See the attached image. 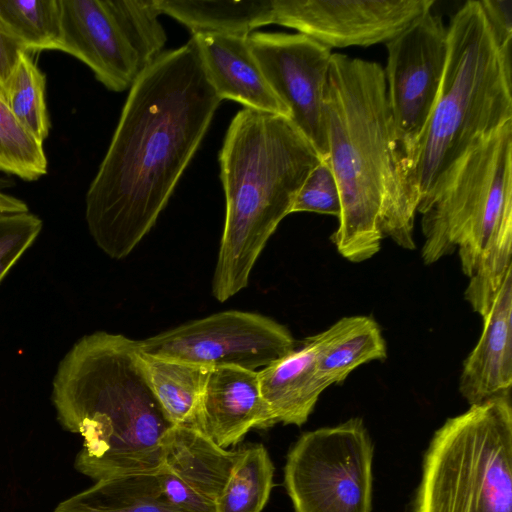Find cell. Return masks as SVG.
<instances>
[{"mask_svg": "<svg viewBox=\"0 0 512 512\" xmlns=\"http://www.w3.org/2000/svg\"><path fill=\"white\" fill-rule=\"evenodd\" d=\"M28 212L27 204L0 190V213H22Z\"/></svg>", "mask_w": 512, "mask_h": 512, "instance_id": "31", "label": "cell"}, {"mask_svg": "<svg viewBox=\"0 0 512 512\" xmlns=\"http://www.w3.org/2000/svg\"><path fill=\"white\" fill-rule=\"evenodd\" d=\"M481 336L463 362L459 391L469 405L509 396L512 385V267L482 318Z\"/></svg>", "mask_w": 512, "mask_h": 512, "instance_id": "16", "label": "cell"}, {"mask_svg": "<svg viewBox=\"0 0 512 512\" xmlns=\"http://www.w3.org/2000/svg\"><path fill=\"white\" fill-rule=\"evenodd\" d=\"M328 161L341 200L331 240L355 263L394 239L399 162L384 70L379 63L332 53L323 96Z\"/></svg>", "mask_w": 512, "mask_h": 512, "instance_id": "3", "label": "cell"}, {"mask_svg": "<svg viewBox=\"0 0 512 512\" xmlns=\"http://www.w3.org/2000/svg\"><path fill=\"white\" fill-rule=\"evenodd\" d=\"M42 229L35 214L0 213V282L32 245Z\"/></svg>", "mask_w": 512, "mask_h": 512, "instance_id": "28", "label": "cell"}, {"mask_svg": "<svg viewBox=\"0 0 512 512\" xmlns=\"http://www.w3.org/2000/svg\"><path fill=\"white\" fill-rule=\"evenodd\" d=\"M274 420L259 384L258 371L236 366L211 368L199 412V429L222 448L235 446L251 429H267Z\"/></svg>", "mask_w": 512, "mask_h": 512, "instance_id": "15", "label": "cell"}, {"mask_svg": "<svg viewBox=\"0 0 512 512\" xmlns=\"http://www.w3.org/2000/svg\"><path fill=\"white\" fill-rule=\"evenodd\" d=\"M249 35H192L207 76L221 98L254 110L282 115L287 107L266 81L249 45Z\"/></svg>", "mask_w": 512, "mask_h": 512, "instance_id": "17", "label": "cell"}, {"mask_svg": "<svg viewBox=\"0 0 512 512\" xmlns=\"http://www.w3.org/2000/svg\"><path fill=\"white\" fill-rule=\"evenodd\" d=\"M52 512H184L163 495L157 474L96 481L60 502Z\"/></svg>", "mask_w": 512, "mask_h": 512, "instance_id": "22", "label": "cell"}, {"mask_svg": "<svg viewBox=\"0 0 512 512\" xmlns=\"http://www.w3.org/2000/svg\"><path fill=\"white\" fill-rule=\"evenodd\" d=\"M274 465L262 444L238 450L216 512H261L274 486Z\"/></svg>", "mask_w": 512, "mask_h": 512, "instance_id": "23", "label": "cell"}, {"mask_svg": "<svg viewBox=\"0 0 512 512\" xmlns=\"http://www.w3.org/2000/svg\"><path fill=\"white\" fill-rule=\"evenodd\" d=\"M438 97L414 152L398 177L399 227L411 238L450 168L478 141L512 121L511 57L498 46L479 0L452 16Z\"/></svg>", "mask_w": 512, "mask_h": 512, "instance_id": "4", "label": "cell"}, {"mask_svg": "<svg viewBox=\"0 0 512 512\" xmlns=\"http://www.w3.org/2000/svg\"><path fill=\"white\" fill-rule=\"evenodd\" d=\"M0 171L25 181H35L47 173L43 143L16 119L0 95Z\"/></svg>", "mask_w": 512, "mask_h": 512, "instance_id": "26", "label": "cell"}, {"mask_svg": "<svg viewBox=\"0 0 512 512\" xmlns=\"http://www.w3.org/2000/svg\"><path fill=\"white\" fill-rule=\"evenodd\" d=\"M321 158L285 116L250 108L232 119L219 154L226 213L212 295L223 303L251 271Z\"/></svg>", "mask_w": 512, "mask_h": 512, "instance_id": "5", "label": "cell"}, {"mask_svg": "<svg viewBox=\"0 0 512 512\" xmlns=\"http://www.w3.org/2000/svg\"><path fill=\"white\" fill-rule=\"evenodd\" d=\"M221 101L192 37L130 88L85 198L89 233L110 258L128 256L155 225Z\"/></svg>", "mask_w": 512, "mask_h": 512, "instance_id": "1", "label": "cell"}, {"mask_svg": "<svg viewBox=\"0 0 512 512\" xmlns=\"http://www.w3.org/2000/svg\"><path fill=\"white\" fill-rule=\"evenodd\" d=\"M161 14L186 26L192 35H250L274 24L273 0H156Z\"/></svg>", "mask_w": 512, "mask_h": 512, "instance_id": "20", "label": "cell"}, {"mask_svg": "<svg viewBox=\"0 0 512 512\" xmlns=\"http://www.w3.org/2000/svg\"><path fill=\"white\" fill-rule=\"evenodd\" d=\"M140 355L150 387L167 420L172 425L199 429L201 398L211 368L142 351Z\"/></svg>", "mask_w": 512, "mask_h": 512, "instance_id": "21", "label": "cell"}, {"mask_svg": "<svg viewBox=\"0 0 512 512\" xmlns=\"http://www.w3.org/2000/svg\"><path fill=\"white\" fill-rule=\"evenodd\" d=\"M4 99L20 124L39 142L50 132L45 100L46 76L34 62L31 53L23 52L3 84Z\"/></svg>", "mask_w": 512, "mask_h": 512, "instance_id": "24", "label": "cell"}, {"mask_svg": "<svg viewBox=\"0 0 512 512\" xmlns=\"http://www.w3.org/2000/svg\"><path fill=\"white\" fill-rule=\"evenodd\" d=\"M23 52L27 51L0 18V84L2 87Z\"/></svg>", "mask_w": 512, "mask_h": 512, "instance_id": "30", "label": "cell"}, {"mask_svg": "<svg viewBox=\"0 0 512 512\" xmlns=\"http://www.w3.org/2000/svg\"><path fill=\"white\" fill-rule=\"evenodd\" d=\"M260 391L276 423L303 425L326 386L317 374L309 337L299 349L258 371Z\"/></svg>", "mask_w": 512, "mask_h": 512, "instance_id": "18", "label": "cell"}, {"mask_svg": "<svg viewBox=\"0 0 512 512\" xmlns=\"http://www.w3.org/2000/svg\"><path fill=\"white\" fill-rule=\"evenodd\" d=\"M420 214L423 262L457 249L469 278L465 300L483 318L512 267V121L450 168Z\"/></svg>", "mask_w": 512, "mask_h": 512, "instance_id": "6", "label": "cell"}, {"mask_svg": "<svg viewBox=\"0 0 512 512\" xmlns=\"http://www.w3.org/2000/svg\"><path fill=\"white\" fill-rule=\"evenodd\" d=\"M163 448L157 477L166 499L184 512H216L238 450L222 448L198 428L176 425L166 433Z\"/></svg>", "mask_w": 512, "mask_h": 512, "instance_id": "14", "label": "cell"}, {"mask_svg": "<svg viewBox=\"0 0 512 512\" xmlns=\"http://www.w3.org/2000/svg\"><path fill=\"white\" fill-rule=\"evenodd\" d=\"M143 353L207 368H264L295 347L290 331L264 315L228 310L193 320L146 339Z\"/></svg>", "mask_w": 512, "mask_h": 512, "instance_id": "11", "label": "cell"}, {"mask_svg": "<svg viewBox=\"0 0 512 512\" xmlns=\"http://www.w3.org/2000/svg\"><path fill=\"white\" fill-rule=\"evenodd\" d=\"M0 18L25 51L60 50V0H0Z\"/></svg>", "mask_w": 512, "mask_h": 512, "instance_id": "25", "label": "cell"}, {"mask_svg": "<svg viewBox=\"0 0 512 512\" xmlns=\"http://www.w3.org/2000/svg\"><path fill=\"white\" fill-rule=\"evenodd\" d=\"M52 386L58 422L83 438L78 472L95 482L160 472L173 425L150 387L137 340L105 331L83 336L60 361Z\"/></svg>", "mask_w": 512, "mask_h": 512, "instance_id": "2", "label": "cell"}, {"mask_svg": "<svg viewBox=\"0 0 512 512\" xmlns=\"http://www.w3.org/2000/svg\"><path fill=\"white\" fill-rule=\"evenodd\" d=\"M434 0H273L274 24L329 49L387 43L432 10Z\"/></svg>", "mask_w": 512, "mask_h": 512, "instance_id": "13", "label": "cell"}, {"mask_svg": "<svg viewBox=\"0 0 512 512\" xmlns=\"http://www.w3.org/2000/svg\"><path fill=\"white\" fill-rule=\"evenodd\" d=\"M387 103L399 153L397 181L435 106L448 55L441 16L424 13L386 43Z\"/></svg>", "mask_w": 512, "mask_h": 512, "instance_id": "10", "label": "cell"}, {"mask_svg": "<svg viewBox=\"0 0 512 512\" xmlns=\"http://www.w3.org/2000/svg\"><path fill=\"white\" fill-rule=\"evenodd\" d=\"M251 51L270 88L287 107L289 119L328 158L323 96L331 49L301 33L253 32Z\"/></svg>", "mask_w": 512, "mask_h": 512, "instance_id": "12", "label": "cell"}, {"mask_svg": "<svg viewBox=\"0 0 512 512\" xmlns=\"http://www.w3.org/2000/svg\"><path fill=\"white\" fill-rule=\"evenodd\" d=\"M373 452L358 417L302 434L284 467L294 511L371 512Z\"/></svg>", "mask_w": 512, "mask_h": 512, "instance_id": "9", "label": "cell"}, {"mask_svg": "<svg viewBox=\"0 0 512 512\" xmlns=\"http://www.w3.org/2000/svg\"><path fill=\"white\" fill-rule=\"evenodd\" d=\"M60 50L87 65L108 90L130 89L163 53L156 0H60Z\"/></svg>", "mask_w": 512, "mask_h": 512, "instance_id": "8", "label": "cell"}, {"mask_svg": "<svg viewBox=\"0 0 512 512\" xmlns=\"http://www.w3.org/2000/svg\"><path fill=\"white\" fill-rule=\"evenodd\" d=\"M313 212L340 217L339 188L328 159H321L301 186L292 213Z\"/></svg>", "mask_w": 512, "mask_h": 512, "instance_id": "27", "label": "cell"}, {"mask_svg": "<svg viewBox=\"0 0 512 512\" xmlns=\"http://www.w3.org/2000/svg\"><path fill=\"white\" fill-rule=\"evenodd\" d=\"M0 95L4 98V90L2 85L0 84Z\"/></svg>", "mask_w": 512, "mask_h": 512, "instance_id": "32", "label": "cell"}, {"mask_svg": "<svg viewBox=\"0 0 512 512\" xmlns=\"http://www.w3.org/2000/svg\"><path fill=\"white\" fill-rule=\"evenodd\" d=\"M309 339L315 350L318 377L326 388L345 381L357 367L387 356L381 329L369 316L343 317Z\"/></svg>", "mask_w": 512, "mask_h": 512, "instance_id": "19", "label": "cell"}, {"mask_svg": "<svg viewBox=\"0 0 512 512\" xmlns=\"http://www.w3.org/2000/svg\"><path fill=\"white\" fill-rule=\"evenodd\" d=\"M411 512H512L509 396L471 405L435 431Z\"/></svg>", "mask_w": 512, "mask_h": 512, "instance_id": "7", "label": "cell"}, {"mask_svg": "<svg viewBox=\"0 0 512 512\" xmlns=\"http://www.w3.org/2000/svg\"><path fill=\"white\" fill-rule=\"evenodd\" d=\"M479 3L498 46L511 57L512 1L479 0Z\"/></svg>", "mask_w": 512, "mask_h": 512, "instance_id": "29", "label": "cell"}]
</instances>
